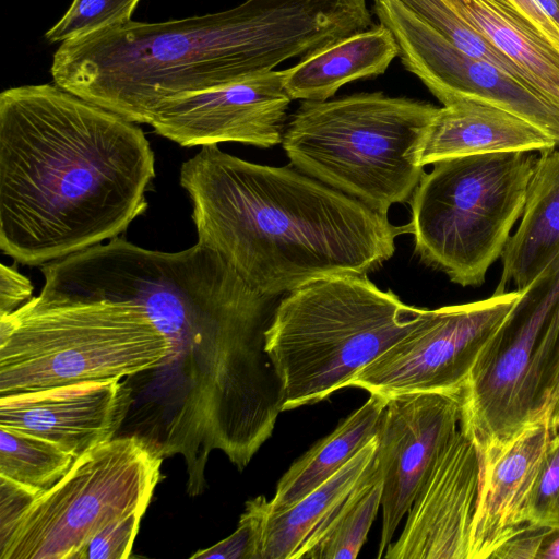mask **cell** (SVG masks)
<instances>
[{
    "label": "cell",
    "mask_w": 559,
    "mask_h": 559,
    "mask_svg": "<svg viewBox=\"0 0 559 559\" xmlns=\"http://www.w3.org/2000/svg\"><path fill=\"white\" fill-rule=\"evenodd\" d=\"M266 501L263 496L248 500L236 531L210 548L198 550L190 558L261 559Z\"/></svg>",
    "instance_id": "28"
},
{
    "label": "cell",
    "mask_w": 559,
    "mask_h": 559,
    "mask_svg": "<svg viewBox=\"0 0 559 559\" xmlns=\"http://www.w3.org/2000/svg\"><path fill=\"white\" fill-rule=\"evenodd\" d=\"M559 50V28L534 0H492Z\"/></svg>",
    "instance_id": "30"
},
{
    "label": "cell",
    "mask_w": 559,
    "mask_h": 559,
    "mask_svg": "<svg viewBox=\"0 0 559 559\" xmlns=\"http://www.w3.org/2000/svg\"><path fill=\"white\" fill-rule=\"evenodd\" d=\"M480 459L462 427L438 456L408 510L388 559H468Z\"/></svg>",
    "instance_id": "14"
},
{
    "label": "cell",
    "mask_w": 559,
    "mask_h": 559,
    "mask_svg": "<svg viewBox=\"0 0 559 559\" xmlns=\"http://www.w3.org/2000/svg\"><path fill=\"white\" fill-rule=\"evenodd\" d=\"M171 347L134 305L35 296L0 316V396L134 376L167 364Z\"/></svg>",
    "instance_id": "6"
},
{
    "label": "cell",
    "mask_w": 559,
    "mask_h": 559,
    "mask_svg": "<svg viewBox=\"0 0 559 559\" xmlns=\"http://www.w3.org/2000/svg\"><path fill=\"white\" fill-rule=\"evenodd\" d=\"M388 397H370L326 437L300 456L280 479L269 511L289 508L323 484L353 459L377 435Z\"/></svg>",
    "instance_id": "22"
},
{
    "label": "cell",
    "mask_w": 559,
    "mask_h": 559,
    "mask_svg": "<svg viewBox=\"0 0 559 559\" xmlns=\"http://www.w3.org/2000/svg\"><path fill=\"white\" fill-rule=\"evenodd\" d=\"M522 290L493 292L463 305L429 310L426 319L348 383L370 394H462L486 358Z\"/></svg>",
    "instance_id": "10"
},
{
    "label": "cell",
    "mask_w": 559,
    "mask_h": 559,
    "mask_svg": "<svg viewBox=\"0 0 559 559\" xmlns=\"http://www.w3.org/2000/svg\"><path fill=\"white\" fill-rule=\"evenodd\" d=\"M396 56V40L381 24L302 58L285 70L284 86L292 99L326 100L348 82L382 74Z\"/></svg>",
    "instance_id": "19"
},
{
    "label": "cell",
    "mask_w": 559,
    "mask_h": 559,
    "mask_svg": "<svg viewBox=\"0 0 559 559\" xmlns=\"http://www.w3.org/2000/svg\"><path fill=\"white\" fill-rule=\"evenodd\" d=\"M31 281L12 266L0 265V316L9 314L32 298Z\"/></svg>",
    "instance_id": "32"
},
{
    "label": "cell",
    "mask_w": 559,
    "mask_h": 559,
    "mask_svg": "<svg viewBox=\"0 0 559 559\" xmlns=\"http://www.w3.org/2000/svg\"><path fill=\"white\" fill-rule=\"evenodd\" d=\"M140 0H73L63 16L45 34L50 43H64L131 21Z\"/></svg>",
    "instance_id": "26"
},
{
    "label": "cell",
    "mask_w": 559,
    "mask_h": 559,
    "mask_svg": "<svg viewBox=\"0 0 559 559\" xmlns=\"http://www.w3.org/2000/svg\"><path fill=\"white\" fill-rule=\"evenodd\" d=\"M284 78L285 70H273L169 99L150 124L185 147L223 142L272 147L282 143L292 100Z\"/></svg>",
    "instance_id": "13"
},
{
    "label": "cell",
    "mask_w": 559,
    "mask_h": 559,
    "mask_svg": "<svg viewBox=\"0 0 559 559\" xmlns=\"http://www.w3.org/2000/svg\"><path fill=\"white\" fill-rule=\"evenodd\" d=\"M144 512L121 516L85 544L73 559H126L131 556Z\"/></svg>",
    "instance_id": "29"
},
{
    "label": "cell",
    "mask_w": 559,
    "mask_h": 559,
    "mask_svg": "<svg viewBox=\"0 0 559 559\" xmlns=\"http://www.w3.org/2000/svg\"><path fill=\"white\" fill-rule=\"evenodd\" d=\"M376 451L374 437L333 476L287 509L269 511L267 500L261 559H302L311 542L372 464Z\"/></svg>",
    "instance_id": "20"
},
{
    "label": "cell",
    "mask_w": 559,
    "mask_h": 559,
    "mask_svg": "<svg viewBox=\"0 0 559 559\" xmlns=\"http://www.w3.org/2000/svg\"><path fill=\"white\" fill-rule=\"evenodd\" d=\"M538 154L487 153L437 162L411 199L415 251L451 282L484 284L521 219Z\"/></svg>",
    "instance_id": "7"
},
{
    "label": "cell",
    "mask_w": 559,
    "mask_h": 559,
    "mask_svg": "<svg viewBox=\"0 0 559 559\" xmlns=\"http://www.w3.org/2000/svg\"><path fill=\"white\" fill-rule=\"evenodd\" d=\"M525 525L559 527V430L544 453L524 510Z\"/></svg>",
    "instance_id": "27"
},
{
    "label": "cell",
    "mask_w": 559,
    "mask_h": 559,
    "mask_svg": "<svg viewBox=\"0 0 559 559\" xmlns=\"http://www.w3.org/2000/svg\"><path fill=\"white\" fill-rule=\"evenodd\" d=\"M132 401L120 379L14 393L0 396V425L56 442L76 459L115 438Z\"/></svg>",
    "instance_id": "15"
},
{
    "label": "cell",
    "mask_w": 559,
    "mask_h": 559,
    "mask_svg": "<svg viewBox=\"0 0 559 559\" xmlns=\"http://www.w3.org/2000/svg\"><path fill=\"white\" fill-rule=\"evenodd\" d=\"M350 0H246L159 23L129 21L62 43L57 85L133 123L167 100L273 71L353 34Z\"/></svg>",
    "instance_id": "2"
},
{
    "label": "cell",
    "mask_w": 559,
    "mask_h": 559,
    "mask_svg": "<svg viewBox=\"0 0 559 559\" xmlns=\"http://www.w3.org/2000/svg\"><path fill=\"white\" fill-rule=\"evenodd\" d=\"M163 457L138 436L112 438L84 452L0 530V559H73L115 520L145 513Z\"/></svg>",
    "instance_id": "8"
},
{
    "label": "cell",
    "mask_w": 559,
    "mask_h": 559,
    "mask_svg": "<svg viewBox=\"0 0 559 559\" xmlns=\"http://www.w3.org/2000/svg\"><path fill=\"white\" fill-rule=\"evenodd\" d=\"M383 478L376 461L314 537L302 559H354L381 507Z\"/></svg>",
    "instance_id": "23"
},
{
    "label": "cell",
    "mask_w": 559,
    "mask_h": 559,
    "mask_svg": "<svg viewBox=\"0 0 559 559\" xmlns=\"http://www.w3.org/2000/svg\"><path fill=\"white\" fill-rule=\"evenodd\" d=\"M198 242L217 252L261 294L277 297L323 276L367 274L389 260L395 226L292 164L247 162L216 144L201 146L180 170Z\"/></svg>",
    "instance_id": "3"
},
{
    "label": "cell",
    "mask_w": 559,
    "mask_h": 559,
    "mask_svg": "<svg viewBox=\"0 0 559 559\" xmlns=\"http://www.w3.org/2000/svg\"><path fill=\"white\" fill-rule=\"evenodd\" d=\"M428 309L405 305L367 274L310 281L285 294L265 332L284 411L320 402L416 329Z\"/></svg>",
    "instance_id": "4"
},
{
    "label": "cell",
    "mask_w": 559,
    "mask_h": 559,
    "mask_svg": "<svg viewBox=\"0 0 559 559\" xmlns=\"http://www.w3.org/2000/svg\"><path fill=\"white\" fill-rule=\"evenodd\" d=\"M549 421L554 430H559V402L557 403Z\"/></svg>",
    "instance_id": "35"
},
{
    "label": "cell",
    "mask_w": 559,
    "mask_h": 559,
    "mask_svg": "<svg viewBox=\"0 0 559 559\" xmlns=\"http://www.w3.org/2000/svg\"><path fill=\"white\" fill-rule=\"evenodd\" d=\"M74 460L56 442L0 425V477L35 496L64 476Z\"/></svg>",
    "instance_id": "24"
},
{
    "label": "cell",
    "mask_w": 559,
    "mask_h": 559,
    "mask_svg": "<svg viewBox=\"0 0 559 559\" xmlns=\"http://www.w3.org/2000/svg\"><path fill=\"white\" fill-rule=\"evenodd\" d=\"M396 1L456 48L472 57L497 66L531 87L521 70L467 23L445 0Z\"/></svg>",
    "instance_id": "25"
},
{
    "label": "cell",
    "mask_w": 559,
    "mask_h": 559,
    "mask_svg": "<svg viewBox=\"0 0 559 559\" xmlns=\"http://www.w3.org/2000/svg\"><path fill=\"white\" fill-rule=\"evenodd\" d=\"M559 402V255L533 282L462 392L478 452L549 420Z\"/></svg>",
    "instance_id": "9"
},
{
    "label": "cell",
    "mask_w": 559,
    "mask_h": 559,
    "mask_svg": "<svg viewBox=\"0 0 559 559\" xmlns=\"http://www.w3.org/2000/svg\"><path fill=\"white\" fill-rule=\"evenodd\" d=\"M538 559H559V527H551L539 551Z\"/></svg>",
    "instance_id": "33"
},
{
    "label": "cell",
    "mask_w": 559,
    "mask_h": 559,
    "mask_svg": "<svg viewBox=\"0 0 559 559\" xmlns=\"http://www.w3.org/2000/svg\"><path fill=\"white\" fill-rule=\"evenodd\" d=\"M381 24L393 34L404 67L443 104L486 103L537 126L559 146V108L497 66L467 55L396 0H374Z\"/></svg>",
    "instance_id": "11"
},
{
    "label": "cell",
    "mask_w": 559,
    "mask_h": 559,
    "mask_svg": "<svg viewBox=\"0 0 559 559\" xmlns=\"http://www.w3.org/2000/svg\"><path fill=\"white\" fill-rule=\"evenodd\" d=\"M554 431L549 420L536 423L479 453L468 559L491 558L525 525V506Z\"/></svg>",
    "instance_id": "16"
},
{
    "label": "cell",
    "mask_w": 559,
    "mask_h": 559,
    "mask_svg": "<svg viewBox=\"0 0 559 559\" xmlns=\"http://www.w3.org/2000/svg\"><path fill=\"white\" fill-rule=\"evenodd\" d=\"M552 526L524 525L491 556L500 559H538L539 551Z\"/></svg>",
    "instance_id": "31"
},
{
    "label": "cell",
    "mask_w": 559,
    "mask_h": 559,
    "mask_svg": "<svg viewBox=\"0 0 559 559\" xmlns=\"http://www.w3.org/2000/svg\"><path fill=\"white\" fill-rule=\"evenodd\" d=\"M534 2L559 28V0H534Z\"/></svg>",
    "instance_id": "34"
},
{
    "label": "cell",
    "mask_w": 559,
    "mask_h": 559,
    "mask_svg": "<svg viewBox=\"0 0 559 559\" xmlns=\"http://www.w3.org/2000/svg\"><path fill=\"white\" fill-rule=\"evenodd\" d=\"M555 139L526 119L496 106L462 100L439 108L420 164L487 153L542 152Z\"/></svg>",
    "instance_id": "17"
},
{
    "label": "cell",
    "mask_w": 559,
    "mask_h": 559,
    "mask_svg": "<svg viewBox=\"0 0 559 559\" xmlns=\"http://www.w3.org/2000/svg\"><path fill=\"white\" fill-rule=\"evenodd\" d=\"M559 255V146L539 152L519 226L501 255V280L522 290Z\"/></svg>",
    "instance_id": "18"
},
{
    "label": "cell",
    "mask_w": 559,
    "mask_h": 559,
    "mask_svg": "<svg viewBox=\"0 0 559 559\" xmlns=\"http://www.w3.org/2000/svg\"><path fill=\"white\" fill-rule=\"evenodd\" d=\"M438 111L380 92L304 100L281 144L298 170L388 215L425 174L420 155Z\"/></svg>",
    "instance_id": "5"
},
{
    "label": "cell",
    "mask_w": 559,
    "mask_h": 559,
    "mask_svg": "<svg viewBox=\"0 0 559 559\" xmlns=\"http://www.w3.org/2000/svg\"><path fill=\"white\" fill-rule=\"evenodd\" d=\"M461 423L462 394L419 392L388 399L376 435L374 461L383 478L378 558Z\"/></svg>",
    "instance_id": "12"
},
{
    "label": "cell",
    "mask_w": 559,
    "mask_h": 559,
    "mask_svg": "<svg viewBox=\"0 0 559 559\" xmlns=\"http://www.w3.org/2000/svg\"><path fill=\"white\" fill-rule=\"evenodd\" d=\"M559 108V50L492 0H445Z\"/></svg>",
    "instance_id": "21"
},
{
    "label": "cell",
    "mask_w": 559,
    "mask_h": 559,
    "mask_svg": "<svg viewBox=\"0 0 559 559\" xmlns=\"http://www.w3.org/2000/svg\"><path fill=\"white\" fill-rule=\"evenodd\" d=\"M143 130L55 84L0 94V249L44 265L122 234L147 207Z\"/></svg>",
    "instance_id": "1"
}]
</instances>
